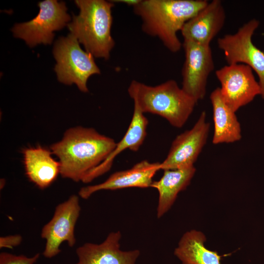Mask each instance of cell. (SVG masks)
Instances as JSON below:
<instances>
[{
    "label": "cell",
    "instance_id": "cell-7",
    "mask_svg": "<svg viewBox=\"0 0 264 264\" xmlns=\"http://www.w3.org/2000/svg\"><path fill=\"white\" fill-rule=\"evenodd\" d=\"M259 25L252 19L241 26L235 33L226 34L218 39L228 65L243 64L254 70L259 77L261 95L264 98V52L253 43L252 37Z\"/></svg>",
    "mask_w": 264,
    "mask_h": 264
},
{
    "label": "cell",
    "instance_id": "cell-11",
    "mask_svg": "<svg viewBox=\"0 0 264 264\" xmlns=\"http://www.w3.org/2000/svg\"><path fill=\"white\" fill-rule=\"evenodd\" d=\"M202 111L198 120L189 130L178 135L173 141L166 158L160 163V170H175L194 166L208 136L210 124Z\"/></svg>",
    "mask_w": 264,
    "mask_h": 264
},
{
    "label": "cell",
    "instance_id": "cell-8",
    "mask_svg": "<svg viewBox=\"0 0 264 264\" xmlns=\"http://www.w3.org/2000/svg\"><path fill=\"white\" fill-rule=\"evenodd\" d=\"M215 74L221 85L223 101L235 112L261 94L259 82L252 68L246 65H227L217 70Z\"/></svg>",
    "mask_w": 264,
    "mask_h": 264
},
{
    "label": "cell",
    "instance_id": "cell-1",
    "mask_svg": "<svg viewBox=\"0 0 264 264\" xmlns=\"http://www.w3.org/2000/svg\"><path fill=\"white\" fill-rule=\"evenodd\" d=\"M116 143L93 128L79 127L66 131L62 139L52 144L50 149L59 159L61 176L83 182L108 158Z\"/></svg>",
    "mask_w": 264,
    "mask_h": 264
},
{
    "label": "cell",
    "instance_id": "cell-16",
    "mask_svg": "<svg viewBox=\"0 0 264 264\" xmlns=\"http://www.w3.org/2000/svg\"><path fill=\"white\" fill-rule=\"evenodd\" d=\"M23 162L29 180L41 189L50 186L60 174V165L51 151L41 146L24 149Z\"/></svg>",
    "mask_w": 264,
    "mask_h": 264
},
{
    "label": "cell",
    "instance_id": "cell-2",
    "mask_svg": "<svg viewBox=\"0 0 264 264\" xmlns=\"http://www.w3.org/2000/svg\"><path fill=\"white\" fill-rule=\"evenodd\" d=\"M206 0H139L132 6L142 21V30L158 38L173 53L182 44L177 35L184 25L208 3Z\"/></svg>",
    "mask_w": 264,
    "mask_h": 264
},
{
    "label": "cell",
    "instance_id": "cell-20",
    "mask_svg": "<svg viewBox=\"0 0 264 264\" xmlns=\"http://www.w3.org/2000/svg\"><path fill=\"white\" fill-rule=\"evenodd\" d=\"M40 253H36L31 257L23 255H17L8 252L0 254V264H35L40 257Z\"/></svg>",
    "mask_w": 264,
    "mask_h": 264
},
{
    "label": "cell",
    "instance_id": "cell-12",
    "mask_svg": "<svg viewBox=\"0 0 264 264\" xmlns=\"http://www.w3.org/2000/svg\"><path fill=\"white\" fill-rule=\"evenodd\" d=\"M120 231L110 233L100 244L86 242L76 250L78 262L74 264H136L140 255L134 249L120 248Z\"/></svg>",
    "mask_w": 264,
    "mask_h": 264
},
{
    "label": "cell",
    "instance_id": "cell-6",
    "mask_svg": "<svg viewBox=\"0 0 264 264\" xmlns=\"http://www.w3.org/2000/svg\"><path fill=\"white\" fill-rule=\"evenodd\" d=\"M40 11L30 21L16 24L12 31L15 37L25 41L32 47L40 44H51L53 32L62 29L70 21L64 1L45 0L38 3Z\"/></svg>",
    "mask_w": 264,
    "mask_h": 264
},
{
    "label": "cell",
    "instance_id": "cell-22",
    "mask_svg": "<svg viewBox=\"0 0 264 264\" xmlns=\"http://www.w3.org/2000/svg\"><path fill=\"white\" fill-rule=\"evenodd\" d=\"M139 0H115V1H119V2H122L127 4L133 6L137 3L138 2Z\"/></svg>",
    "mask_w": 264,
    "mask_h": 264
},
{
    "label": "cell",
    "instance_id": "cell-18",
    "mask_svg": "<svg viewBox=\"0 0 264 264\" xmlns=\"http://www.w3.org/2000/svg\"><path fill=\"white\" fill-rule=\"evenodd\" d=\"M210 99L214 124L213 143H230L239 141L242 138L240 123L235 112L223 101L220 88L211 92Z\"/></svg>",
    "mask_w": 264,
    "mask_h": 264
},
{
    "label": "cell",
    "instance_id": "cell-15",
    "mask_svg": "<svg viewBox=\"0 0 264 264\" xmlns=\"http://www.w3.org/2000/svg\"><path fill=\"white\" fill-rule=\"evenodd\" d=\"M148 120L144 113L134 105L133 113L129 128L122 139L108 158L93 170L84 179V183H88L94 178L107 172L111 168L113 160L119 154L129 149L137 151L143 144L147 135Z\"/></svg>",
    "mask_w": 264,
    "mask_h": 264
},
{
    "label": "cell",
    "instance_id": "cell-13",
    "mask_svg": "<svg viewBox=\"0 0 264 264\" xmlns=\"http://www.w3.org/2000/svg\"><path fill=\"white\" fill-rule=\"evenodd\" d=\"M159 166V162L151 163L146 160H142L130 169L114 173L101 183L82 188L79 195L83 199H87L93 193L101 190L150 187L153 182V178L160 170Z\"/></svg>",
    "mask_w": 264,
    "mask_h": 264
},
{
    "label": "cell",
    "instance_id": "cell-19",
    "mask_svg": "<svg viewBox=\"0 0 264 264\" xmlns=\"http://www.w3.org/2000/svg\"><path fill=\"white\" fill-rule=\"evenodd\" d=\"M205 235L200 231L192 230L181 238L174 255L182 264H221V256L204 245Z\"/></svg>",
    "mask_w": 264,
    "mask_h": 264
},
{
    "label": "cell",
    "instance_id": "cell-21",
    "mask_svg": "<svg viewBox=\"0 0 264 264\" xmlns=\"http://www.w3.org/2000/svg\"><path fill=\"white\" fill-rule=\"evenodd\" d=\"M22 241L20 235H9L0 238V248H13L18 246Z\"/></svg>",
    "mask_w": 264,
    "mask_h": 264
},
{
    "label": "cell",
    "instance_id": "cell-9",
    "mask_svg": "<svg viewBox=\"0 0 264 264\" xmlns=\"http://www.w3.org/2000/svg\"><path fill=\"white\" fill-rule=\"evenodd\" d=\"M81 207L78 196H71L55 208L53 217L42 229L41 236L46 241L43 256L52 258L61 252L60 247L66 242L73 247L76 242L74 228L79 217Z\"/></svg>",
    "mask_w": 264,
    "mask_h": 264
},
{
    "label": "cell",
    "instance_id": "cell-3",
    "mask_svg": "<svg viewBox=\"0 0 264 264\" xmlns=\"http://www.w3.org/2000/svg\"><path fill=\"white\" fill-rule=\"evenodd\" d=\"M128 92L134 105L143 113L158 115L177 128L185 124L197 103L174 80L155 86L133 80Z\"/></svg>",
    "mask_w": 264,
    "mask_h": 264
},
{
    "label": "cell",
    "instance_id": "cell-14",
    "mask_svg": "<svg viewBox=\"0 0 264 264\" xmlns=\"http://www.w3.org/2000/svg\"><path fill=\"white\" fill-rule=\"evenodd\" d=\"M225 18L222 2L213 0L187 22L180 31L184 40L210 46L222 28Z\"/></svg>",
    "mask_w": 264,
    "mask_h": 264
},
{
    "label": "cell",
    "instance_id": "cell-17",
    "mask_svg": "<svg viewBox=\"0 0 264 264\" xmlns=\"http://www.w3.org/2000/svg\"><path fill=\"white\" fill-rule=\"evenodd\" d=\"M162 177L153 181L151 187L158 192L157 217L159 219L171 208L178 194L190 184L196 172L194 166L188 168L163 170Z\"/></svg>",
    "mask_w": 264,
    "mask_h": 264
},
{
    "label": "cell",
    "instance_id": "cell-4",
    "mask_svg": "<svg viewBox=\"0 0 264 264\" xmlns=\"http://www.w3.org/2000/svg\"><path fill=\"white\" fill-rule=\"evenodd\" d=\"M80 9L67 24L70 33L83 44L86 51L96 58L109 59L115 45L111 35L113 2L104 0H76Z\"/></svg>",
    "mask_w": 264,
    "mask_h": 264
},
{
    "label": "cell",
    "instance_id": "cell-5",
    "mask_svg": "<svg viewBox=\"0 0 264 264\" xmlns=\"http://www.w3.org/2000/svg\"><path fill=\"white\" fill-rule=\"evenodd\" d=\"M53 53L57 62L54 69L59 81L68 85L75 84L81 91L88 92V78L100 73L93 55L84 51L78 40L70 33L56 41Z\"/></svg>",
    "mask_w": 264,
    "mask_h": 264
},
{
    "label": "cell",
    "instance_id": "cell-10",
    "mask_svg": "<svg viewBox=\"0 0 264 264\" xmlns=\"http://www.w3.org/2000/svg\"><path fill=\"white\" fill-rule=\"evenodd\" d=\"M182 46L185 61L181 71V88L198 102L204 98L208 78L214 69L212 50L210 46L185 40Z\"/></svg>",
    "mask_w": 264,
    "mask_h": 264
}]
</instances>
